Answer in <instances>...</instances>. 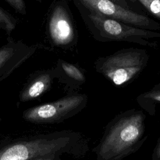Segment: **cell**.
<instances>
[{
  "mask_svg": "<svg viewBox=\"0 0 160 160\" xmlns=\"http://www.w3.org/2000/svg\"><path fill=\"white\" fill-rule=\"evenodd\" d=\"M1 28H0V30H1Z\"/></svg>",
  "mask_w": 160,
  "mask_h": 160,
  "instance_id": "cell-18",
  "label": "cell"
},
{
  "mask_svg": "<svg viewBox=\"0 0 160 160\" xmlns=\"http://www.w3.org/2000/svg\"><path fill=\"white\" fill-rule=\"evenodd\" d=\"M152 160H160V138L158 139L156 146L152 151Z\"/></svg>",
  "mask_w": 160,
  "mask_h": 160,
  "instance_id": "cell-15",
  "label": "cell"
},
{
  "mask_svg": "<svg viewBox=\"0 0 160 160\" xmlns=\"http://www.w3.org/2000/svg\"><path fill=\"white\" fill-rule=\"evenodd\" d=\"M56 72V78L61 79L65 83L68 82V80L72 84L81 85L85 81L86 78L82 71L75 65L59 59L57 66L54 68Z\"/></svg>",
  "mask_w": 160,
  "mask_h": 160,
  "instance_id": "cell-10",
  "label": "cell"
},
{
  "mask_svg": "<svg viewBox=\"0 0 160 160\" xmlns=\"http://www.w3.org/2000/svg\"><path fill=\"white\" fill-rule=\"evenodd\" d=\"M137 2L150 14L160 20V0H138Z\"/></svg>",
  "mask_w": 160,
  "mask_h": 160,
  "instance_id": "cell-13",
  "label": "cell"
},
{
  "mask_svg": "<svg viewBox=\"0 0 160 160\" xmlns=\"http://www.w3.org/2000/svg\"><path fill=\"white\" fill-rule=\"evenodd\" d=\"M61 156L58 154L49 155V156H42L32 158L30 160H61Z\"/></svg>",
  "mask_w": 160,
  "mask_h": 160,
  "instance_id": "cell-16",
  "label": "cell"
},
{
  "mask_svg": "<svg viewBox=\"0 0 160 160\" xmlns=\"http://www.w3.org/2000/svg\"><path fill=\"white\" fill-rule=\"evenodd\" d=\"M56 78L54 69L39 71L31 75L20 91L21 102L34 100L47 92Z\"/></svg>",
  "mask_w": 160,
  "mask_h": 160,
  "instance_id": "cell-9",
  "label": "cell"
},
{
  "mask_svg": "<svg viewBox=\"0 0 160 160\" xmlns=\"http://www.w3.org/2000/svg\"><path fill=\"white\" fill-rule=\"evenodd\" d=\"M89 150V141L81 133L61 130L0 141V160H30L49 155L83 158Z\"/></svg>",
  "mask_w": 160,
  "mask_h": 160,
  "instance_id": "cell-1",
  "label": "cell"
},
{
  "mask_svg": "<svg viewBox=\"0 0 160 160\" xmlns=\"http://www.w3.org/2000/svg\"><path fill=\"white\" fill-rule=\"evenodd\" d=\"M88 101L85 94H72L53 102L28 108L22 112V118L34 124L59 123L82 111Z\"/></svg>",
  "mask_w": 160,
  "mask_h": 160,
  "instance_id": "cell-5",
  "label": "cell"
},
{
  "mask_svg": "<svg viewBox=\"0 0 160 160\" xmlns=\"http://www.w3.org/2000/svg\"><path fill=\"white\" fill-rule=\"evenodd\" d=\"M17 24L16 19L7 11L0 7V28L9 37Z\"/></svg>",
  "mask_w": 160,
  "mask_h": 160,
  "instance_id": "cell-12",
  "label": "cell"
},
{
  "mask_svg": "<svg viewBox=\"0 0 160 160\" xmlns=\"http://www.w3.org/2000/svg\"><path fill=\"white\" fill-rule=\"evenodd\" d=\"M139 106L149 116L156 114L158 106H160V82L148 91L139 94L136 98Z\"/></svg>",
  "mask_w": 160,
  "mask_h": 160,
  "instance_id": "cell-11",
  "label": "cell"
},
{
  "mask_svg": "<svg viewBox=\"0 0 160 160\" xmlns=\"http://www.w3.org/2000/svg\"><path fill=\"white\" fill-rule=\"evenodd\" d=\"M47 33L50 42L55 46L68 48L73 45L76 32L67 1H55L51 4L47 21Z\"/></svg>",
  "mask_w": 160,
  "mask_h": 160,
  "instance_id": "cell-7",
  "label": "cell"
},
{
  "mask_svg": "<svg viewBox=\"0 0 160 160\" xmlns=\"http://www.w3.org/2000/svg\"><path fill=\"white\" fill-rule=\"evenodd\" d=\"M1 121H2V119H1V118H0V122H1Z\"/></svg>",
  "mask_w": 160,
  "mask_h": 160,
  "instance_id": "cell-17",
  "label": "cell"
},
{
  "mask_svg": "<svg viewBox=\"0 0 160 160\" xmlns=\"http://www.w3.org/2000/svg\"><path fill=\"white\" fill-rule=\"evenodd\" d=\"M36 48L22 41L8 39L0 47V81L9 76L16 69L27 61L34 52Z\"/></svg>",
  "mask_w": 160,
  "mask_h": 160,
  "instance_id": "cell-8",
  "label": "cell"
},
{
  "mask_svg": "<svg viewBox=\"0 0 160 160\" xmlns=\"http://www.w3.org/2000/svg\"><path fill=\"white\" fill-rule=\"evenodd\" d=\"M5 2L18 13L22 15L26 14V4L23 0H5Z\"/></svg>",
  "mask_w": 160,
  "mask_h": 160,
  "instance_id": "cell-14",
  "label": "cell"
},
{
  "mask_svg": "<svg viewBox=\"0 0 160 160\" xmlns=\"http://www.w3.org/2000/svg\"><path fill=\"white\" fill-rule=\"evenodd\" d=\"M86 8L137 28L158 32L160 23L127 5L125 1L78 0Z\"/></svg>",
  "mask_w": 160,
  "mask_h": 160,
  "instance_id": "cell-6",
  "label": "cell"
},
{
  "mask_svg": "<svg viewBox=\"0 0 160 160\" xmlns=\"http://www.w3.org/2000/svg\"><path fill=\"white\" fill-rule=\"evenodd\" d=\"M150 56L146 49L128 48L98 58L94 68L116 87H125L134 81L147 66Z\"/></svg>",
  "mask_w": 160,
  "mask_h": 160,
  "instance_id": "cell-4",
  "label": "cell"
},
{
  "mask_svg": "<svg viewBox=\"0 0 160 160\" xmlns=\"http://www.w3.org/2000/svg\"><path fill=\"white\" fill-rule=\"evenodd\" d=\"M74 2L92 36L99 42L125 41L156 49L153 39H160V32L137 28L91 11L78 0Z\"/></svg>",
  "mask_w": 160,
  "mask_h": 160,
  "instance_id": "cell-3",
  "label": "cell"
},
{
  "mask_svg": "<svg viewBox=\"0 0 160 160\" xmlns=\"http://www.w3.org/2000/svg\"><path fill=\"white\" fill-rule=\"evenodd\" d=\"M146 115L130 109L117 114L106 126L102 138L92 151L96 160H122L136 152L146 141Z\"/></svg>",
  "mask_w": 160,
  "mask_h": 160,
  "instance_id": "cell-2",
  "label": "cell"
}]
</instances>
